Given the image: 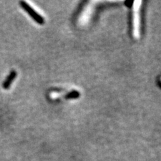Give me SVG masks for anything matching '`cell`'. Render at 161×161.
<instances>
[{
  "label": "cell",
  "mask_w": 161,
  "mask_h": 161,
  "mask_svg": "<svg viewBox=\"0 0 161 161\" xmlns=\"http://www.w3.org/2000/svg\"><path fill=\"white\" fill-rule=\"evenodd\" d=\"M19 5L21 6L25 12L27 14H28L29 16L31 17L35 22L40 25L44 24L45 19L44 18L41 16V15L37 13L35 10L30 6L28 3H27L26 2H19Z\"/></svg>",
  "instance_id": "cell-1"
},
{
  "label": "cell",
  "mask_w": 161,
  "mask_h": 161,
  "mask_svg": "<svg viewBox=\"0 0 161 161\" xmlns=\"http://www.w3.org/2000/svg\"><path fill=\"white\" fill-rule=\"evenodd\" d=\"M16 77H17V72L16 71V70H11L2 84L3 88L4 89H9V87H11V85L14 82V79L16 78Z\"/></svg>",
  "instance_id": "cell-2"
},
{
  "label": "cell",
  "mask_w": 161,
  "mask_h": 161,
  "mask_svg": "<svg viewBox=\"0 0 161 161\" xmlns=\"http://www.w3.org/2000/svg\"><path fill=\"white\" fill-rule=\"evenodd\" d=\"M80 96V93L77 91H73L72 92L69 93L65 98L67 99H77Z\"/></svg>",
  "instance_id": "cell-3"
},
{
  "label": "cell",
  "mask_w": 161,
  "mask_h": 161,
  "mask_svg": "<svg viewBox=\"0 0 161 161\" xmlns=\"http://www.w3.org/2000/svg\"><path fill=\"white\" fill-rule=\"evenodd\" d=\"M133 3H134V2H133V1H129V0H128V1H125V6H126L128 8H129L132 7Z\"/></svg>",
  "instance_id": "cell-4"
}]
</instances>
